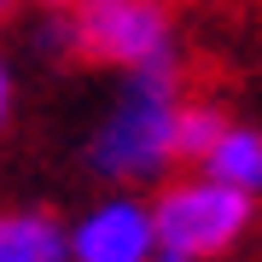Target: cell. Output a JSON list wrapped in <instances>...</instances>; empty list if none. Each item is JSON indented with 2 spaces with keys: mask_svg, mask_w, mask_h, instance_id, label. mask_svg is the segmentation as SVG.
<instances>
[{
  "mask_svg": "<svg viewBox=\"0 0 262 262\" xmlns=\"http://www.w3.org/2000/svg\"><path fill=\"white\" fill-rule=\"evenodd\" d=\"M181 58L128 70L122 99L88 140V169L99 181H158L175 163V105H181Z\"/></svg>",
  "mask_w": 262,
  "mask_h": 262,
  "instance_id": "cell-1",
  "label": "cell"
},
{
  "mask_svg": "<svg viewBox=\"0 0 262 262\" xmlns=\"http://www.w3.org/2000/svg\"><path fill=\"white\" fill-rule=\"evenodd\" d=\"M41 53L99 70H140L175 58V0H82L70 12H47Z\"/></svg>",
  "mask_w": 262,
  "mask_h": 262,
  "instance_id": "cell-2",
  "label": "cell"
},
{
  "mask_svg": "<svg viewBox=\"0 0 262 262\" xmlns=\"http://www.w3.org/2000/svg\"><path fill=\"white\" fill-rule=\"evenodd\" d=\"M151 227H158V251L181 262H215L256 227V198L227 187L210 175L169 181L151 198Z\"/></svg>",
  "mask_w": 262,
  "mask_h": 262,
  "instance_id": "cell-3",
  "label": "cell"
},
{
  "mask_svg": "<svg viewBox=\"0 0 262 262\" xmlns=\"http://www.w3.org/2000/svg\"><path fill=\"white\" fill-rule=\"evenodd\" d=\"M151 256H158L151 204L128 192L99 198L70 222V262H151Z\"/></svg>",
  "mask_w": 262,
  "mask_h": 262,
  "instance_id": "cell-4",
  "label": "cell"
},
{
  "mask_svg": "<svg viewBox=\"0 0 262 262\" xmlns=\"http://www.w3.org/2000/svg\"><path fill=\"white\" fill-rule=\"evenodd\" d=\"M0 262H70V222L47 204H0Z\"/></svg>",
  "mask_w": 262,
  "mask_h": 262,
  "instance_id": "cell-5",
  "label": "cell"
},
{
  "mask_svg": "<svg viewBox=\"0 0 262 262\" xmlns=\"http://www.w3.org/2000/svg\"><path fill=\"white\" fill-rule=\"evenodd\" d=\"M198 175L227 181V187L262 198V128H256V122H227V128L215 134V146L204 151Z\"/></svg>",
  "mask_w": 262,
  "mask_h": 262,
  "instance_id": "cell-6",
  "label": "cell"
},
{
  "mask_svg": "<svg viewBox=\"0 0 262 262\" xmlns=\"http://www.w3.org/2000/svg\"><path fill=\"white\" fill-rule=\"evenodd\" d=\"M227 117L222 105H210V99H181L175 105V163H204V151L215 146V134L227 128Z\"/></svg>",
  "mask_w": 262,
  "mask_h": 262,
  "instance_id": "cell-7",
  "label": "cell"
},
{
  "mask_svg": "<svg viewBox=\"0 0 262 262\" xmlns=\"http://www.w3.org/2000/svg\"><path fill=\"white\" fill-rule=\"evenodd\" d=\"M12 122V64L0 58V128Z\"/></svg>",
  "mask_w": 262,
  "mask_h": 262,
  "instance_id": "cell-8",
  "label": "cell"
},
{
  "mask_svg": "<svg viewBox=\"0 0 262 262\" xmlns=\"http://www.w3.org/2000/svg\"><path fill=\"white\" fill-rule=\"evenodd\" d=\"M41 12H70V6H82V0H35Z\"/></svg>",
  "mask_w": 262,
  "mask_h": 262,
  "instance_id": "cell-9",
  "label": "cell"
},
{
  "mask_svg": "<svg viewBox=\"0 0 262 262\" xmlns=\"http://www.w3.org/2000/svg\"><path fill=\"white\" fill-rule=\"evenodd\" d=\"M12 12H18V0H0V29L12 24Z\"/></svg>",
  "mask_w": 262,
  "mask_h": 262,
  "instance_id": "cell-10",
  "label": "cell"
},
{
  "mask_svg": "<svg viewBox=\"0 0 262 262\" xmlns=\"http://www.w3.org/2000/svg\"><path fill=\"white\" fill-rule=\"evenodd\" d=\"M151 262H181V256H163V251H158V256H151Z\"/></svg>",
  "mask_w": 262,
  "mask_h": 262,
  "instance_id": "cell-11",
  "label": "cell"
}]
</instances>
